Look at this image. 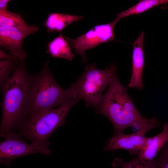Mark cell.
<instances>
[{
	"instance_id": "obj_1",
	"label": "cell",
	"mask_w": 168,
	"mask_h": 168,
	"mask_svg": "<svg viewBox=\"0 0 168 168\" xmlns=\"http://www.w3.org/2000/svg\"><path fill=\"white\" fill-rule=\"evenodd\" d=\"M22 62L1 90L2 94L0 135L19 129L28 118L31 75Z\"/></svg>"
},
{
	"instance_id": "obj_2",
	"label": "cell",
	"mask_w": 168,
	"mask_h": 168,
	"mask_svg": "<svg viewBox=\"0 0 168 168\" xmlns=\"http://www.w3.org/2000/svg\"><path fill=\"white\" fill-rule=\"evenodd\" d=\"M108 86L95 112L103 115L111 121L114 135L123 133L129 127H135L138 130L152 121V118L144 117L137 110L126 88L119 81L116 71Z\"/></svg>"
},
{
	"instance_id": "obj_3",
	"label": "cell",
	"mask_w": 168,
	"mask_h": 168,
	"mask_svg": "<svg viewBox=\"0 0 168 168\" xmlns=\"http://www.w3.org/2000/svg\"><path fill=\"white\" fill-rule=\"evenodd\" d=\"M49 62L47 61L41 71L31 75L28 117L58 107L78 96L73 83L67 89L59 85L49 70Z\"/></svg>"
},
{
	"instance_id": "obj_4",
	"label": "cell",
	"mask_w": 168,
	"mask_h": 168,
	"mask_svg": "<svg viewBox=\"0 0 168 168\" xmlns=\"http://www.w3.org/2000/svg\"><path fill=\"white\" fill-rule=\"evenodd\" d=\"M80 99L77 96L56 108L29 117L19 129V133L30 141L41 154H51L49 137L56 129L65 124L68 112Z\"/></svg>"
},
{
	"instance_id": "obj_5",
	"label": "cell",
	"mask_w": 168,
	"mask_h": 168,
	"mask_svg": "<svg viewBox=\"0 0 168 168\" xmlns=\"http://www.w3.org/2000/svg\"><path fill=\"white\" fill-rule=\"evenodd\" d=\"M116 69L113 63L103 70L98 69L94 63L85 67L83 73L74 84L79 96L84 100L86 106L97 109L102 93Z\"/></svg>"
},
{
	"instance_id": "obj_6",
	"label": "cell",
	"mask_w": 168,
	"mask_h": 168,
	"mask_svg": "<svg viewBox=\"0 0 168 168\" xmlns=\"http://www.w3.org/2000/svg\"><path fill=\"white\" fill-rule=\"evenodd\" d=\"M120 20L118 18L107 24L97 25L85 33L72 39L65 36L69 44L75 49V53L79 55L82 62H86L85 52L101 43L115 40L114 28Z\"/></svg>"
},
{
	"instance_id": "obj_7",
	"label": "cell",
	"mask_w": 168,
	"mask_h": 168,
	"mask_svg": "<svg viewBox=\"0 0 168 168\" xmlns=\"http://www.w3.org/2000/svg\"><path fill=\"white\" fill-rule=\"evenodd\" d=\"M160 124L158 120L146 125L133 134H126L122 133L114 135L106 142L104 149L107 151L125 149L131 155L138 154L146 146L149 138L145 137L146 133Z\"/></svg>"
},
{
	"instance_id": "obj_8",
	"label": "cell",
	"mask_w": 168,
	"mask_h": 168,
	"mask_svg": "<svg viewBox=\"0 0 168 168\" xmlns=\"http://www.w3.org/2000/svg\"><path fill=\"white\" fill-rule=\"evenodd\" d=\"M21 135L14 131L7 133L2 137L4 139L0 143L1 164L9 166L15 158L41 152L31 144L21 138Z\"/></svg>"
},
{
	"instance_id": "obj_9",
	"label": "cell",
	"mask_w": 168,
	"mask_h": 168,
	"mask_svg": "<svg viewBox=\"0 0 168 168\" xmlns=\"http://www.w3.org/2000/svg\"><path fill=\"white\" fill-rule=\"evenodd\" d=\"M38 30L34 25L27 28H17L0 26V45L10 54L17 58L21 62L26 56L22 48L25 39Z\"/></svg>"
},
{
	"instance_id": "obj_10",
	"label": "cell",
	"mask_w": 168,
	"mask_h": 168,
	"mask_svg": "<svg viewBox=\"0 0 168 168\" xmlns=\"http://www.w3.org/2000/svg\"><path fill=\"white\" fill-rule=\"evenodd\" d=\"M144 32H142L133 43L132 70L131 79L127 86L142 90L144 88L142 74L145 66V51L143 49Z\"/></svg>"
},
{
	"instance_id": "obj_11",
	"label": "cell",
	"mask_w": 168,
	"mask_h": 168,
	"mask_svg": "<svg viewBox=\"0 0 168 168\" xmlns=\"http://www.w3.org/2000/svg\"><path fill=\"white\" fill-rule=\"evenodd\" d=\"M168 142V123L163 126L162 131L158 135L149 137L145 147L138 154V157L146 161L154 160L160 151Z\"/></svg>"
},
{
	"instance_id": "obj_12",
	"label": "cell",
	"mask_w": 168,
	"mask_h": 168,
	"mask_svg": "<svg viewBox=\"0 0 168 168\" xmlns=\"http://www.w3.org/2000/svg\"><path fill=\"white\" fill-rule=\"evenodd\" d=\"M82 16L57 13L49 14L44 26L48 33L60 31L72 23L83 19Z\"/></svg>"
},
{
	"instance_id": "obj_13",
	"label": "cell",
	"mask_w": 168,
	"mask_h": 168,
	"mask_svg": "<svg viewBox=\"0 0 168 168\" xmlns=\"http://www.w3.org/2000/svg\"><path fill=\"white\" fill-rule=\"evenodd\" d=\"M47 45V52L52 57L63 58L69 61L73 59L74 56L72 52L69 43L63 37L62 32Z\"/></svg>"
},
{
	"instance_id": "obj_14",
	"label": "cell",
	"mask_w": 168,
	"mask_h": 168,
	"mask_svg": "<svg viewBox=\"0 0 168 168\" xmlns=\"http://www.w3.org/2000/svg\"><path fill=\"white\" fill-rule=\"evenodd\" d=\"M168 3V0H141L129 8L117 14L120 20L128 16L138 15L159 5Z\"/></svg>"
},
{
	"instance_id": "obj_15",
	"label": "cell",
	"mask_w": 168,
	"mask_h": 168,
	"mask_svg": "<svg viewBox=\"0 0 168 168\" xmlns=\"http://www.w3.org/2000/svg\"><path fill=\"white\" fill-rule=\"evenodd\" d=\"M0 26L17 28H27L30 26L19 15L7 10H0Z\"/></svg>"
},
{
	"instance_id": "obj_16",
	"label": "cell",
	"mask_w": 168,
	"mask_h": 168,
	"mask_svg": "<svg viewBox=\"0 0 168 168\" xmlns=\"http://www.w3.org/2000/svg\"><path fill=\"white\" fill-rule=\"evenodd\" d=\"M114 167L122 168H157L156 160L148 161L141 159L138 157L125 162L122 159L117 158L112 162Z\"/></svg>"
},
{
	"instance_id": "obj_17",
	"label": "cell",
	"mask_w": 168,
	"mask_h": 168,
	"mask_svg": "<svg viewBox=\"0 0 168 168\" xmlns=\"http://www.w3.org/2000/svg\"><path fill=\"white\" fill-rule=\"evenodd\" d=\"M17 60H20L16 57H14L0 61V84L1 90L10 79L12 72L16 67L15 66Z\"/></svg>"
},
{
	"instance_id": "obj_18",
	"label": "cell",
	"mask_w": 168,
	"mask_h": 168,
	"mask_svg": "<svg viewBox=\"0 0 168 168\" xmlns=\"http://www.w3.org/2000/svg\"><path fill=\"white\" fill-rule=\"evenodd\" d=\"M158 155V158L156 160L157 168H168V142Z\"/></svg>"
},
{
	"instance_id": "obj_19",
	"label": "cell",
	"mask_w": 168,
	"mask_h": 168,
	"mask_svg": "<svg viewBox=\"0 0 168 168\" xmlns=\"http://www.w3.org/2000/svg\"><path fill=\"white\" fill-rule=\"evenodd\" d=\"M14 57H16L11 54H6L3 50L0 49V59H9Z\"/></svg>"
},
{
	"instance_id": "obj_20",
	"label": "cell",
	"mask_w": 168,
	"mask_h": 168,
	"mask_svg": "<svg viewBox=\"0 0 168 168\" xmlns=\"http://www.w3.org/2000/svg\"><path fill=\"white\" fill-rule=\"evenodd\" d=\"M9 0H0V10L6 11L7 7L8 2L10 1Z\"/></svg>"
}]
</instances>
